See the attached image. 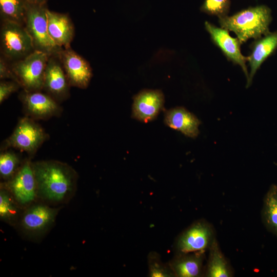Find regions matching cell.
Here are the masks:
<instances>
[{"instance_id":"2","label":"cell","mask_w":277,"mask_h":277,"mask_svg":"<svg viewBox=\"0 0 277 277\" xmlns=\"http://www.w3.org/2000/svg\"><path fill=\"white\" fill-rule=\"evenodd\" d=\"M271 9L266 5L249 7L231 16L219 18L221 27L234 32L241 44L259 39L269 32Z\"/></svg>"},{"instance_id":"25","label":"cell","mask_w":277,"mask_h":277,"mask_svg":"<svg viewBox=\"0 0 277 277\" xmlns=\"http://www.w3.org/2000/svg\"><path fill=\"white\" fill-rule=\"evenodd\" d=\"M149 274L151 277L173 276L174 274L169 266L162 262L159 255L154 252H151L148 258Z\"/></svg>"},{"instance_id":"5","label":"cell","mask_w":277,"mask_h":277,"mask_svg":"<svg viewBox=\"0 0 277 277\" xmlns=\"http://www.w3.org/2000/svg\"><path fill=\"white\" fill-rule=\"evenodd\" d=\"M48 134L35 120L25 116L19 119L12 134L3 143V150L10 148L25 152L32 155L35 153Z\"/></svg>"},{"instance_id":"7","label":"cell","mask_w":277,"mask_h":277,"mask_svg":"<svg viewBox=\"0 0 277 277\" xmlns=\"http://www.w3.org/2000/svg\"><path fill=\"white\" fill-rule=\"evenodd\" d=\"M1 185L9 191L19 206L31 205L37 197L32 162L29 160L24 161L15 175Z\"/></svg>"},{"instance_id":"11","label":"cell","mask_w":277,"mask_h":277,"mask_svg":"<svg viewBox=\"0 0 277 277\" xmlns=\"http://www.w3.org/2000/svg\"><path fill=\"white\" fill-rule=\"evenodd\" d=\"M58 56L70 85L87 88L92 76L89 64L70 48L62 50Z\"/></svg>"},{"instance_id":"9","label":"cell","mask_w":277,"mask_h":277,"mask_svg":"<svg viewBox=\"0 0 277 277\" xmlns=\"http://www.w3.org/2000/svg\"><path fill=\"white\" fill-rule=\"evenodd\" d=\"M59 208L43 204L29 206L20 219L22 230L29 235H37L48 230L54 223Z\"/></svg>"},{"instance_id":"12","label":"cell","mask_w":277,"mask_h":277,"mask_svg":"<svg viewBox=\"0 0 277 277\" xmlns=\"http://www.w3.org/2000/svg\"><path fill=\"white\" fill-rule=\"evenodd\" d=\"M26 116L34 120H47L59 115L62 109L51 95L39 91H26L21 95Z\"/></svg>"},{"instance_id":"17","label":"cell","mask_w":277,"mask_h":277,"mask_svg":"<svg viewBox=\"0 0 277 277\" xmlns=\"http://www.w3.org/2000/svg\"><path fill=\"white\" fill-rule=\"evenodd\" d=\"M164 123L189 137L195 138L199 134L200 120L183 107H176L166 111Z\"/></svg>"},{"instance_id":"28","label":"cell","mask_w":277,"mask_h":277,"mask_svg":"<svg viewBox=\"0 0 277 277\" xmlns=\"http://www.w3.org/2000/svg\"><path fill=\"white\" fill-rule=\"evenodd\" d=\"M26 4L42 5L45 4L48 0H24Z\"/></svg>"},{"instance_id":"15","label":"cell","mask_w":277,"mask_h":277,"mask_svg":"<svg viewBox=\"0 0 277 277\" xmlns=\"http://www.w3.org/2000/svg\"><path fill=\"white\" fill-rule=\"evenodd\" d=\"M251 53L247 56L250 68L246 87H249L257 70L264 62L277 49V31L255 39L251 46Z\"/></svg>"},{"instance_id":"4","label":"cell","mask_w":277,"mask_h":277,"mask_svg":"<svg viewBox=\"0 0 277 277\" xmlns=\"http://www.w3.org/2000/svg\"><path fill=\"white\" fill-rule=\"evenodd\" d=\"M50 56L34 50L11 66L17 82L25 91H36L43 89L45 71Z\"/></svg>"},{"instance_id":"18","label":"cell","mask_w":277,"mask_h":277,"mask_svg":"<svg viewBox=\"0 0 277 277\" xmlns=\"http://www.w3.org/2000/svg\"><path fill=\"white\" fill-rule=\"evenodd\" d=\"M205 251L179 253L169 263L174 276L197 277L202 274Z\"/></svg>"},{"instance_id":"24","label":"cell","mask_w":277,"mask_h":277,"mask_svg":"<svg viewBox=\"0 0 277 277\" xmlns=\"http://www.w3.org/2000/svg\"><path fill=\"white\" fill-rule=\"evenodd\" d=\"M230 6V0H204L200 9L202 12L220 18L228 15Z\"/></svg>"},{"instance_id":"10","label":"cell","mask_w":277,"mask_h":277,"mask_svg":"<svg viewBox=\"0 0 277 277\" xmlns=\"http://www.w3.org/2000/svg\"><path fill=\"white\" fill-rule=\"evenodd\" d=\"M205 26L213 43L220 49L228 61L241 67L247 81L249 78L246 65L247 57L244 56L241 52V43L238 38L230 36L227 29L218 27L208 22H205Z\"/></svg>"},{"instance_id":"8","label":"cell","mask_w":277,"mask_h":277,"mask_svg":"<svg viewBox=\"0 0 277 277\" xmlns=\"http://www.w3.org/2000/svg\"><path fill=\"white\" fill-rule=\"evenodd\" d=\"M215 239L212 226L201 220L194 222L179 236L176 248L179 253L205 251Z\"/></svg>"},{"instance_id":"21","label":"cell","mask_w":277,"mask_h":277,"mask_svg":"<svg viewBox=\"0 0 277 277\" xmlns=\"http://www.w3.org/2000/svg\"><path fill=\"white\" fill-rule=\"evenodd\" d=\"M26 7L24 0H0L2 21H12L24 26Z\"/></svg>"},{"instance_id":"27","label":"cell","mask_w":277,"mask_h":277,"mask_svg":"<svg viewBox=\"0 0 277 277\" xmlns=\"http://www.w3.org/2000/svg\"><path fill=\"white\" fill-rule=\"evenodd\" d=\"M0 78L4 80L5 78H10L17 82L16 78L14 75L11 68H10L6 63L3 57L0 58Z\"/></svg>"},{"instance_id":"19","label":"cell","mask_w":277,"mask_h":277,"mask_svg":"<svg viewBox=\"0 0 277 277\" xmlns=\"http://www.w3.org/2000/svg\"><path fill=\"white\" fill-rule=\"evenodd\" d=\"M209 256L206 276L208 277H230L232 271L225 256L215 239L208 248Z\"/></svg>"},{"instance_id":"16","label":"cell","mask_w":277,"mask_h":277,"mask_svg":"<svg viewBox=\"0 0 277 277\" xmlns=\"http://www.w3.org/2000/svg\"><path fill=\"white\" fill-rule=\"evenodd\" d=\"M48 32L50 36L60 48H70L74 36V26L69 16L47 10Z\"/></svg>"},{"instance_id":"3","label":"cell","mask_w":277,"mask_h":277,"mask_svg":"<svg viewBox=\"0 0 277 277\" xmlns=\"http://www.w3.org/2000/svg\"><path fill=\"white\" fill-rule=\"evenodd\" d=\"M47 10L46 4H26L24 26L31 37L35 50L50 55H58L63 49L56 45L49 35Z\"/></svg>"},{"instance_id":"6","label":"cell","mask_w":277,"mask_h":277,"mask_svg":"<svg viewBox=\"0 0 277 277\" xmlns=\"http://www.w3.org/2000/svg\"><path fill=\"white\" fill-rule=\"evenodd\" d=\"M0 39L1 51L10 60H21L35 50L25 26L14 22L2 21Z\"/></svg>"},{"instance_id":"13","label":"cell","mask_w":277,"mask_h":277,"mask_svg":"<svg viewBox=\"0 0 277 277\" xmlns=\"http://www.w3.org/2000/svg\"><path fill=\"white\" fill-rule=\"evenodd\" d=\"M164 102V95L161 90H142L133 98L132 116L145 123L153 121L163 109Z\"/></svg>"},{"instance_id":"26","label":"cell","mask_w":277,"mask_h":277,"mask_svg":"<svg viewBox=\"0 0 277 277\" xmlns=\"http://www.w3.org/2000/svg\"><path fill=\"white\" fill-rule=\"evenodd\" d=\"M20 85L16 82L2 81L0 83V103L2 104L13 92L16 91Z\"/></svg>"},{"instance_id":"22","label":"cell","mask_w":277,"mask_h":277,"mask_svg":"<svg viewBox=\"0 0 277 277\" xmlns=\"http://www.w3.org/2000/svg\"><path fill=\"white\" fill-rule=\"evenodd\" d=\"M1 186L0 217L1 220L11 224L17 219L18 204L9 191L3 186Z\"/></svg>"},{"instance_id":"1","label":"cell","mask_w":277,"mask_h":277,"mask_svg":"<svg viewBox=\"0 0 277 277\" xmlns=\"http://www.w3.org/2000/svg\"><path fill=\"white\" fill-rule=\"evenodd\" d=\"M37 197L49 203L68 201L75 191L78 175L68 164L55 160L32 163Z\"/></svg>"},{"instance_id":"20","label":"cell","mask_w":277,"mask_h":277,"mask_svg":"<svg viewBox=\"0 0 277 277\" xmlns=\"http://www.w3.org/2000/svg\"><path fill=\"white\" fill-rule=\"evenodd\" d=\"M265 226L277 237V186L272 185L266 193L262 210Z\"/></svg>"},{"instance_id":"14","label":"cell","mask_w":277,"mask_h":277,"mask_svg":"<svg viewBox=\"0 0 277 277\" xmlns=\"http://www.w3.org/2000/svg\"><path fill=\"white\" fill-rule=\"evenodd\" d=\"M69 85L63 66L50 56L45 71L43 88L55 100H60L67 97Z\"/></svg>"},{"instance_id":"23","label":"cell","mask_w":277,"mask_h":277,"mask_svg":"<svg viewBox=\"0 0 277 277\" xmlns=\"http://www.w3.org/2000/svg\"><path fill=\"white\" fill-rule=\"evenodd\" d=\"M23 163L17 154L12 150H3L0 154V175L7 182L16 173Z\"/></svg>"}]
</instances>
